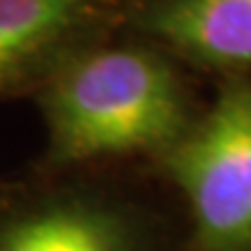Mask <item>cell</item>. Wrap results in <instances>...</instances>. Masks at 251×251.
I'll list each match as a JSON object with an SVG mask.
<instances>
[{"mask_svg":"<svg viewBox=\"0 0 251 251\" xmlns=\"http://www.w3.org/2000/svg\"><path fill=\"white\" fill-rule=\"evenodd\" d=\"M54 161L77 163L170 147L186 130V98L170 63L144 47L72 54L42 93Z\"/></svg>","mask_w":251,"mask_h":251,"instance_id":"obj_1","label":"cell"},{"mask_svg":"<svg viewBox=\"0 0 251 251\" xmlns=\"http://www.w3.org/2000/svg\"><path fill=\"white\" fill-rule=\"evenodd\" d=\"M205 251H251V81L221 91L200 124L168 147Z\"/></svg>","mask_w":251,"mask_h":251,"instance_id":"obj_2","label":"cell"},{"mask_svg":"<svg viewBox=\"0 0 251 251\" xmlns=\"http://www.w3.org/2000/svg\"><path fill=\"white\" fill-rule=\"evenodd\" d=\"M107 0H0V91L56 68Z\"/></svg>","mask_w":251,"mask_h":251,"instance_id":"obj_3","label":"cell"},{"mask_svg":"<svg viewBox=\"0 0 251 251\" xmlns=\"http://www.w3.org/2000/svg\"><path fill=\"white\" fill-rule=\"evenodd\" d=\"M142 26L196 61L251 68V0H153Z\"/></svg>","mask_w":251,"mask_h":251,"instance_id":"obj_4","label":"cell"},{"mask_svg":"<svg viewBox=\"0 0 251 251\" xmlns=\"http://www.w3.org/2000/svg\"><path fill=\"white\" fill-rule=\"evenodd\" d=\"M0 251H133L126 224L89 200H51L0 228Z\"/></svg>","mask_w":251,"mask_h":251,"instance_id":"obj_5","label":"cell"}]
</instances>
